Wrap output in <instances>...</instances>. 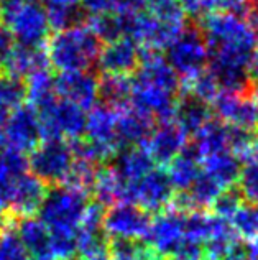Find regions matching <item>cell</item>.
I'll return each mask as SVG.
<instances>
[{"label": "cell", "mask_w": 258, "mask_h": 260, "mask_svg": "<svg viewBox=\"0 0 258 260\" xmlns=\"http://www.w3.org/2000/svg\"><path fill=\"white\" fill-rule=\"evenodd\" d=\"M204 40L209 48V71L222 91L240 92L248 83V63L258 50L256 31L248 20L234 13H214L204 18Z\"/></svg>", "instance_id": "1"}, {"label": "cell", "mask_w": 258, "mask_h": 260, "mask_svg": "<svg viewBox=\"0 0 258 260\" xmlns=\"http://www.w3.org/2000/svg\"><path fill=\"white\" fill-rule=\"evenodd\" d=\"M179 78L160 53L148 51L130 79V104L148 117L169 120L178 109Z\"/></svg>", "instance_id": "2"}, {"label": "cell", "mask_w": 258, "mask_h": 260, "mask_svg": "<svg viewBox=\"0 0 258 260\" xmlns=\"http://www.w3.org/2000/svg\"><path fill=\"white\" fill-rule=\"evenodd\" d=\"M100 53V40L89 25L72 23L58 30L46 50V58L59 73L89 71Z\"/></svg>", "instance_id": "3"}, {"label": "cell", "mask_w": 258, "mask_h": 260, "mask_svg": "<svg viewBox=\"0 0 258 260\" xmlns=\"http://www.w3.org/2000/svg\"><path fill=\"white\" fill-rule=\"evenodd\" d=\"M0 22L22 46L42 48L51 30L42 0H0Z\"/></svg>", "instance_id": "4"}, {"label": "cell", "mask_w": 258, "mask_h": 260, "mask_svg": "<svg viewBox=\"0 0 258 260\" xmlns=\"http://www.w3.org/2000/svg\"><path fill=\"white\" fill-rule=\"evenodd\" d=\"M89 194L84 189L63 184L48 191L38 209V219L50 232L78 234L81 219L89 204Z\"/></svg>", "instance_id": "5"}, {"label": "cell", "mask_w": 258, "mask_h": 260, "mask_svg": "<svg viewBox=\"0 0 258 260\" xmlns=\"http://www.w3.org/2000/svg\"><path fill=\"white\" fill-rule=\"evenodd\" d=\"M76 163L74 148L66 140H43L28 160L31 175L45 184H64Z\"/></svg>", "instance_id": "6"}, {"label": "cell", "mask_w": 258, "mask_h": 260, "mask_svg": "<svg viewBox=\"0 0 258 260\" xmlns=\"http://www.w3.org/2000/svg\"><path fill=\"white\" fill-rule=\"evenodd\" d=\"M43 140H79L84 135L87 115L81 107L56 98L36 111Z\"/></svg>", "instance_id": "7"}, {"label": "cell", "mask_w": 258, "mask_h": 260, "mask_svg": "<svg viewBox=\"0 0 258 260\" xmlns=\"http://www.w3.org/2000/svg\"><path fill=\"white\" fill-rule=\"evenodd\" d=\"M174 200V188L166 172L153 168L137 183H125L120 204H135L150 213H161L171 206Z\"/></svg>", "instance_id": "8"}, {"label": "cell", "mask_w": 258, "mask_h": 260, "mask_svg": "<svg viewBox=\"0 0 258 260\" xmlns=\"http://www.w3.org/2000/svg\"><path fill=\"white\" fill-rule=\"evenodd\" d=\"M166 61L173 71L185 81L198 76L206 70L209 61V48L204 37L196 30H185L169 45Z\"/></svg>", "instance_id": "9"}, {"label": "cell", "mask_w": 258, "mask_h": 260, "mask_svg": "<svg viewBox=\"0 0 258 260\" xmlns=\"http://www.w3.org/2000/svg\"><path fill=\"white\" fill-rule=\"evenodd\" d=\"M222 124L240 132L253 134L258 130V91L232 92L222 91L212 102Z\"/></svg>", "instance_id": "10"}, {"label": "cell", "mask_w": 258, "mask_h": 260, "mask_svg": "<svg viewBox=\"0 0 258 260\" xmlns=\"http://www.w3.org/2000/svg\"><path fill=\"white\" fill-rule=\"evenodd\" d=\"M5 147L18 153H31L42 142V128L36 111L31 106H20L9 114L2 125Z\"/></svg>", "instance_id": "11"}, {"label": "cell", "mask_w": 258, "mask_h": 260, "mask_svg": "<svg viewBox=\"0 0 258 260\" xmlns=\"http://www.w3.org/2000/svg\"><path fill=\"white\" fill-rule=\"evenodd\" d=\"M152 216L135 204H115L105 211L102 228L107 236L114 239L138 241L148 236Z\"/></svg>", "instance_id": "12"}, {"label": "cell", "mask_w": 258, "mask_h": 260, "mask_svg": "<svg viewBox=\"0 0 258 260\" xmlns=\"http://www.w3.org/2000/svg\"><path fill=\"white\" fill-rule=\"evenodd\" d=\"M54 89L59 99L71 102L83 111L96 107L100 95L99 79L89 71L59 73V76L54 78Z\"/></svg>", "instance_id": "13"}, {"label": "cell", "mask_w": 258, "mask_h": 260, "mask_svg": "<svg viewBox=\"0 0 258 260\" xmlns=\"http://www.w3.org/2000/svg\"><path fill=\"white\" fill-rule=\"evenodd\" d=\"M186 143L188 134L179 127V124L174 119H169L161 120L158 127H153L148 139L143 143V148L152 156L153 163L168 165L181 152H185Z\"/></svg>", "instance_id": "14"}, {"label": "cell", "mask_w": 258, "mask_h": 260, "mask_svg": "<svg viewBox=\"0 0 258 260\" xmlns=\"http://www.w3.org/2000/svg\"><path fill=\"white\" fill-rule=\"evenodd\" d=\"M185 216L186 213L169 208L152 221L148 231V244L163 255H171L185 244Z\"/></svg>", "instance_id": "15"}, {"label": "cell", "mask_w": 258, "mask_h": 260, "mask_svg": "<svg viewBox=\"0 0 258 260\" xmlns=\"http://www.w3.org/2000/svg\"><path fill=\"white\" fill-rule=\"evenodd\" d=\"M97 63L105 76H127L140 64V48L127 37L112 40L100 48Z\"/></svg>", "instance_id": "16"}, {"label": "cell", "mask_w": 258, "mask_h": 260, "mask_svg": "<svg viewBox=\"0 0 258 260\" xmlns=\"http://www.w3.org/2000/svg\"><path fill=\"white\" fill-rule=\"evenodd\" d=\"M46 184L36 176L25 173L12 184L9 194V214L15 219L33 217L46 196Z\"/></svg>", "instance_id": "17"}, {"label": "cell", "mask_w": 258, "mask_h": 260, "mask_svg": "<svg viewBox=\"0 0 258 260\" xmlns=\"http://www.w3.org/2000/svg\"><path fill=\"white\" fill-rule=\"evenodd\" d=\"M117 109V130L122 147H133L137 143H145L153 130V119L135 107L122 106Z\"/></svg>", "instance_id": "18"}, {"label": "cell", "mask_w": 258, "mask_h": 260, "mask_svg": "<svg viewBox=\"0 0 258 260\" xmlns=\"http://www.w3.org/2000/svg\"><path fill=\"white\" fill-rule=\"evenodd\" d=\"M235 128H230L222 122L210 120L206 127H202L196 134L193 152L196 153L199 160L206 158L210 155L232 152Z\"/></svg>", "instance_id": "19"}, {"label": "cell", "mask_w": 258, "mask_h": 260, "mask_svg": "<svg viewBox=\"0 0 258 260\" xmlns=\"http://www.w3.org/2000/svg\"><path fill=\"white\" fill-rule=\"evenodd\" d=\"M17 232L28 255L36 260H53L50 229L38 217L17 219Z\"/></svg>", "instance_id": "20"}, {"label": "cell", "mask_w": 258, "mask_h": 260, "mask_svg": "<svg viewBox=\"0 0 258 260\" xmlns=\"http://www.w3.org/2000/svg\"><path fill=\"white\" fill-rule=\"evenodd\" d=\"M46 64H48V58L42 48L15 45L4 66V71L18 79H26L31 74L46 70Z\"/></svg>", "instance_id": "21"}, {"label": "cell", "mask_w": 258, "mask_h": 260, "mask_svg": "<svg viewBox=\"0 0 258 260\" xmlns=\"http://www.w3.org/2000/svg\"><path fill=\"white\" fill-rule=\"evenodd\" d=\"M201 172L214 180L222 189H230L239 180L240 175V161L232 152H224L217 155H210L199 160Z\"/></svg>", "instance_id": "22"}, {"label": "cell", "mask_w": 258, "mask_h": 260, "mask_svg": "<svg viewBox=\"0 0 258 260\" xmlns=\"http://www.w3.org/2000/svg\"><path fill=\"white\" fill-rule=\"evenodd\" d=\"M152 156L146 153L145 148L128 147L125 152L117 156L114 170L120 176L124 183H137L145 175H148L155 168Z\"/></svg>", "instance_id": "23"}, {"label": "cell", "mask_w": 258, "mask_h": 260, "mask_svg": "<svg viewBox=\"0 0 258 260\" xmlns=\"http://www.w3.org/2000/svg\"><path fill=\"white\" fill-rule=\"evenodd\" d=\"M201 173V163L193 150H185L176 158L168 163V178L171 181L173 188L179 193H185L191 184L196 181V178Z\"/></svg>", "instance_id": "24"}, {"label": "cell", "mask_w": 258, "mask_h": 260, "mask_svg": "<svg viewBox=\"0 0 258 260\" xmlns=\"http://www.w3.org/2000/svg\"><path fill=\"white\" fill-rule=\"evenodd\" d=\"M125 183L120 180V176L112 167H100L96 170L91 189L94 191L96 201L102 206H114L115 203L122 201Z\"/></svg>", "instance_id": "25"}, {"label": "cell", "mask_w": 258, "mask_h": 260, "mask_svg": "<svg viewBox=\"0 0 258 260\" xmlns=\"http://www.w3.org/2000/svg\"><path fill=\"white\" fill-rule=\"evenodd\" d=\"M79 260H110V239L104 229H78Z\"/></svg>", "instance_id": "26"}, {"label": "cell", "mask_w": 258, "mask_h": 260, "mask_svg": "<svg viewBox=\"0 0 258 260\" xmlns=\"http://www.w3.org/2000/svg\"><path fill=\"white\" fill-rule=\"evenodd\" d=\"M25 99L26 87L23 81L5 71H0V128L10 112L23 106Z\"/></svg>", "instance_id": "27"}, {"label": "cell", "mask_w": 258, "mask_h": 260, "mask_svg": "<svg viewBox=\"0 0 258 260\" xmlns=\"http://www.w3.org/2000/svg\"><path fill=\"white\" fill-rule=\"evenodd\" d=\"M179 124V127L189 135H196L202 127H206L212 117H210V111L207 104H202L199 101L189 99L182 104H178L176 114L173 117Z\"/></svg>", "instance_id": "28"}, {"label": "cell", "mask_w": 258, "mask_h": 260, "mask_svg": "<svg viewBox=\"0 0 258 260\" xmlns=\"http://www.w3.org/2000/svg\"><path fill=\"white\" fill-rule=\"evenodd\" d=\"M26 99L30 101V106L38 111L58 98L54 89V78L48 73V70L38 71L26 78Z\"/></svg>", "instance_id": "29"}, {"label": "cell", "mask_w": 258, "mask_h": 260, "mask_svg": "<svg viewBox=\"0 0 258 260\" xmlns=\"http://www.w3.org/2000/svg\"><path fill=\"white\" fill-rule=\"evenodd\" d=\"M13 221L17 219L10 214L0 217V260H30Z\"/></svg>", "instance_id": "30"}, {"label": "cell", "mask_w": 258, "mask_h": 260, "mask_svg": "<svg viewBox=\"0 0 258 260\" xmlns=\"http://www.w3.org/2000/svg\"><path fill=\"white\" fill-rule=\"evenodd\" d=\"M186 91L191 95V99L199 101L202 104H212L217 99V95L222 92L219 81L209 70H204L198 76L185 81Z\"/></svg>", "instance_id": "31"}, {"label": "cell", "mask_w": 258, "mask_h": 260, "mask_svg": "<svg viewBox=\"0 0 258 260\" xmlns=\"http://www.w3.org/2000/svg\"><path fill=\"white\" fill-rule=\"evenodd\" d=\"M230 225L237 236L248 242L258 241V206L255 204H242L239 211L230 219Z\"/></svg>", "instance_id": "32"}, {"label": "cell", "mask_w": 258, "mask_h": 260, "mask_svg": "<svg viewBox=\"0 0 258 260\" xmlns=\"http://www.w3.org/2000/svg\"><path fill=\"white\" fill-rule=\"evenodd\" d=\"M100 94L105 98L107 106H128V102H130V79L127 76H105L100 83Z\"/></svg>", "instance_id": "33"}, {"label": "cell", "mask_w": 258, "mask_h": 260, "mask_svg": "<svg viewBox=\"0 0 258 260\" xmlns=\"http://www.w3.org/2000/svg\"><path fill=\"white\" fill-rule=\"evenodd\" d=\"M239 193L248 204L258 206V160L243 163L239 175Z\"/></svg>", "instance_id": "34"}, {"label": "cell", "mask_w": 258, "mask_h": 260, "mask_svg": "<svg viewBox=\"0 0 258 260\" xmlns=\"http://www.w3.org/2000/svg\"><path fill=\"white\" fill-rule=\"evenodd\" d=\"M242 206V196L239 191L235 189H226L219 194V198L214 201L210 208L214 211L215 217H220L224 221H229L234 217V214Z\"/></svg>", "instance_id": "35"}, {"label": "cell", "mask_w": 258, "mask_h": 260, "mask_svg": "<svg viewBox=\"0 0 258 260\" xmlns=\"http://www.w3.org/2000/svg\"><path fill=\"white\" fill-rule=\"evenodd\" d=\"M141 245V242L130 239H112L110 260H138Z\"/></svg>", "instance_id": "36"}, {"label": "cell", "mask_w": 258, "mask_h": 260, "mask_svg": "<svg viewBox=\"0 0 258 260\" xmlns=\"http://www.w3.org/2000/svg\"><path fill=\"white\" fill-rule=\"evenodd\" d=\"M178 5L185 15L194 18H207L217 13L215 0H178Z\"/></svg>", "instance_id": "37"}, {"label": "cell", "mask_w": 258, "mask_h": 260, "mask_svg": "<svg viewBox=\"0 0 258 260\" xmlns=\"http://www.w3.org/2000/svg\"><path fill=\"white\" fill-rule=\"evenodd\" d=\"M166 260H204V257H202V245L185 242L178 250L173 252L171 255H168Z\"/></svg>", "instance_id": "38"}, {"label": "cell", "mask_w": 258, "mask_h": 260, "mask_svg": "<svg viewBox=\"0 0 258 260\" xmlns=\"http://www.w3.org/2000/svg\"><path fill=\"white\" fill-rule=\"evenodd\" d=\"M152 0H115V12L124 15H135L145 12L150 7Z\"/></svg>", "instance_id": "39"}, {"label": "cell", "mask_w": 258, "mask_h": 260, "mask_svg": "<svg viewBox=\"0 0 258 260\" xmlns=\"http://www.w3.org/2000/svg\"><path fill=\"white\" fill-rule=\"evenodd\" d=\"M86 12L91 13V17L104 15L115 10V0H79Z\"/></svg>", "instance_id": "40"}, {"label": "cell", "mask_w": 258, "mask_h": 260, "mask_svg": "<svg viewBox=\"0 0 258 260\" xmlns=\"http://www.w3.org/2000/svg\"><path fill=\"white\" fill-rule=\"evenodd\" d=\"M217 13H234L243 15L248 10V0H215Z\"/></svg>", "instance_id": "41"}, {"label": "cell", "mask_w": 258, "mask_h": 260, "mask_svg": "<svg viewBox=\"0 0 258 260\" xmlns=\"http://www.w3.org/2000/svg\"><path fill=\"white\" fill-rule=\"evenodd\" d=\"M13 48H15L13 38L9 35V31L0 26V68L5 66L7 59H9V56H10V53L13 51Z\"/></svg>", "instance_id": "42"}, {"label": "cell", "mask_w": 258, "mask_h": 260, "mask_svg": "<svg viewBox=\"0 0 258 260\" xmlns=\"http://www.w3.org/2000/svg\"><path fill=\"white\" fill-rule=\"evenodd\" d=\"M222 260H250V252H248V247H242V245L237 242L232 250L229 252V254L224 257Z\"/></svg>", "instance_id": "43"}, {"label": "cell", "mask_w": 258, "mask_h": 260, "mask_svg": "<svg viewBox=\"0 0 258 260\" xmlns=\"http://www.w3.org/2000/svg\"><path fill=\"white\" fill-rule=\"evenodd\" d=\"M79 0H43L46 9H64V10H76Z\"/></svg>", "instance_id": "44"}, {"label": "cell", "mask_w": 258, "mask_h": 260, "mask_svg": "<svg viewBox=\"0 0 258 260\" xmlns=\"http://www.w3.org/2000/svg\"><path fill=\"white\" fill-rule=\"evenodd\" d=\"M138 260H166V257L163 255V254H160V252L156 250V249H153L152 245L143 244V245H141Z\"/></svg>", "instance_id": "45"}, {"label": "cell", "mask_w": 258, "mask_h": 260, "mask_svg": "<svg viewBox=\"0 0 258 260\" xmlns=\"http://www.w3.org/2000/svg\"><path fill=\"white\" fill-rule=\"evenodd\" d=\"M248 79H252V81H258V50L253 53V56L252 59H250V63H248Z\"/></svg>", "instance_id": "46"}, {"label": "cell", "mask_w": 258, "mask_h": 260, "mask_svg": "<svg viewBox=\"0 0 258 260\" xmlns=\"http://www.w3.org/2000/svg\"><path fill=\"white\" fill-rule=\"evenodd\" d=\"M250 260H258V257H256V258H252V257H250Z\"/></svg>", "instance_id": "47"}, {"label": "cell", "mask_w": 258, "mask_h": 260, "mask_svg": "<svg viewBox=\"0 0 258 260\" xmlns=\"http://www.w3.org/2000/svg\"><path fill=\"white\" fill-rule=\"evenodd\" d=\"M253 2H255V4H256V5H258V0H253Z\"/></svg>", "instance_id": "48"}, {"label": "cell", "mask_w": 258, "mask_h": 260, "mask_svg": "<svg viewBox=\"0 0 258 260\" xmlns=\"http://www.w3.org/2000/svg\"><path fill=\"white\" fill-rule=\"evenodd\" d=\"M30 260H36V258H30Z\"/></svg>", "instance_id": "49"}]
</instances>
